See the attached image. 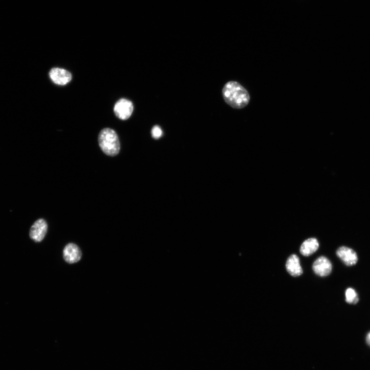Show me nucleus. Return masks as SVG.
<instances>
[{
  "label": "nucleus",
  "instance_id": "nucleus-2",
  "mask_svg": "<svg viewBox=\"0 0 370 370\" xmlns=\"http://www.w3.org/2000/svg\"><path fill=\"white\" fill-rule=\"evenodd\" d=\"M98 143L101 149L110 156L117 155L120 151V142L116 132L110 128H105L100 131Z\"/></svg>",
  "mask_w": 370,
  "mask_h": 370
},
{
  "label": "nucleus",
  "instance_id": "nucleus-12",
  "mask_svg": "<svg viewBox=\"0 0 370 370\" xmlns=\"http://www.w3.org/2000/svg\"><path fill=\"white\" fill-rule=\"evenodd\" d=\"M151 134L152 137L154 139L157 140L161 137L162 135V131L159 126H155L152 128Z\"/></svg>",
  "mask_w": 370,
  "mask_h": 370
},
{
  "label": "nucleus",
  "instance_id": "nucleus-10",
  "mask_svg": "<svg viewBox=\"0 0 370 370\" xmlns=\"http://www.w3.org/2000/svg\"><path fill=\"white\" fill-rule=\"evenodd\" d=\"M319 248V243L315 238H310L302 243L300 253L305 256H309L316 252Z\"/></svg>",
  "mask_w": 370,
  "mask_h": 370
},
{
  "label": "nucleus",
  "instance_id": "nucleus-13",
  "mask_svg": "<svg viewBox=\"0 0 370 370\" xmlns=\"http://www.w3.org/2000/svg\"><path fill=\"white\" fill-rule=\"evenodd\" d=\"M366 342L367 344L370 346V332L367 335Z\"/></svg>",
  "mask_w": 370,
  "mask_h": 370
},
{
  "label": "nucleus",
  "instance_id": "nucleus-3",
  "mask_svg": "<svg viewBox=\"0 0 370 370\" xmlns=\"http://www.w3.org/2000/svg\"><path fill=\"white\" fill-rule=\"evenodd\" d=\"M48 229V225L45 220L43 219L37 220L30 229V238L36 243L41 242L46 237Z\"/></svg>",
  "mask_w": 370,
  "mask_h": 370
},
{
  "label": "nucleus",
  "instance_id": "nucleus-9",
  "mask_svg": "<svg viewBox=\"0 0 370 370\" xmlns=\"http://www.w3.org/2000/svg\"><path fill=\"white\" fill-rule=\"evenodd\" d=\"M286 268L288 273L292 276L298 277L303 273L299 258L296 255H292L288 258Z\"/></svg>",
  "mask_w": 370,
  "mask_h": 370
},
{
  "label": "nucleus",
  "instance_id": "nucleus-4",
  "mask_svg": "<svg viewBox=\"0 0 370 370\" xmlns=\"http://www.w3.org/2000/svg\"><path fill=\"white\" fill-rule=\"evenodd\" d=\"M133 105L131 101L122 98L116 102L114 107L115 115L121 120H127L131 116Z\"/></svg>",
  "mask_w": 370,
  "mask_h": 370
},
{
  "label": "nucleus",
  "instance_id": "nucleus-11",
  "mask_svg": "<svg viewBox=\"0 0 370 370\" xmlns=\"http://www.w3.org/2000/svg\"><path fill=\"white\" fill-rule=\"evenodd\" d=\"M346 301L350 304H356L359 299L355 291L351 288H349L346 292Z\"/></svg>",
  "mask_w": 370,
  "mask_h": 370
},
{
  "label": "nucleus",
  "instance_id": "nucleus-1",
  "mask_svg": "<svg viewBox=\"0 0 370 370\" xmlns=\"http://www.w3.org/2000/svg\"><path fill=\"white\" fill-rule=\"evenodd\" d=\"M222 93L225 102L234 109L244 108L250 103L249 92L238 82L231 81L226 83Z\"/></svg>",
  "mask_w": 370,
  "mask_h": 370
},
{
  "label": "nucleus",
  "instance_id": "nucleus-5",
  "mask_svg": "<svg viewBox=\"0 0 370 370\" xmlns=\"http://www.w3.org/2000/svg\"><path fill=\"white\" fill-rule=\"evenodd\" d=\"M63 257L66 262L74 264L81 260L82 253L77 245L71 243L65 246L63 251Z\"/></svg>",
  "mask_w": 370,
  "mask_h": 370
},
{
  "label": "nucleus",
  "instance_id": "nucleus-7",
  "mask_svg": "<svg viewBox=\"0 0 370 370\" xmlns=\"http://www.w3.org/2000/svg\"><path fill=\"white\" fill-rule=\"evenodd\" d=\"M313 270L315 273L319 276H327L332 272V265L327 258L325 257H320L314 262Z\"/></svg>",
  "mask_w": 370,
  "mask_h": 370
},
{
  "label": "nucleus",
  "instance_id": "nucleus-6",
  "mask_svg": "<svg viewBox=\"0 0 370 370\" xmlns=\"http://www.w3.org/2000/svg\"><path fill=\"white\" fill-rule=\"evenodd\" d=\"M49 75L52 81L59 86H64L72 79L70 72L63 69L55 68L51 69Z\"/></svg>",
  "mask_w": 370,
  "mask_h": 370
},
{
  "label": "nucleus",
  "instance_id": "nucleus-8",
  "mask_svg": "<svg viewBox=\"0 0 370 370\" xmlns=\"http://www.w3.org/2000/svg\"><path fill=\"white\" fill-rule=\"evenodd\" d=\"M336 254L347 266L354 265L358 261V257L355 252L348 247L342 246L340 248Z\"/></svg>",
  "mask_w": 370,
  "mask_h": 370
}]
</instances>
